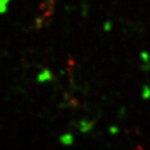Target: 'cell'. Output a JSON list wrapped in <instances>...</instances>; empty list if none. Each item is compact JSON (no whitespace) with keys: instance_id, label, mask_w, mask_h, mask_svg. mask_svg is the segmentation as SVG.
<instances>
[{"instance_id":"cell-1","label":"cell","mask_w":150,"mask_h":150,"mask_svg":"<svg viewBox=\"0 0 150 150\" xmlns=\"http://www.w3.org/2000/svg\"><path fill=\"white\" fill-rule=\"evenodd\" d=\"M9 0H0V13H4L6 10Z\"/></svg>"},{"instance_id":"cell-2","label":"cell","mask_w":150,"mask_h":150,"mask_svg":"<svg viewBox=\"0 0 150 150\" xmlns=\"http://www.w3.org/2000/svg\"><path fill=\"white\" fill-rule=\"evenodd\" d=\"M61 140L64 144H71L72 142V137L71 135H65L61 138Z\"/></svg>"},{"instance_id":"cell-3","label":"cell","mask_w":150,"mask_h":150,"mask_svg":"<svg viewBox=\"0 0 150 150\" xmlns=\"http://www.w3.org/2000/svg\"><path fill=\"white\" fill-rule=\"evenodd\" d=\"M50 78V73L49 71H44L42 74L39 75V81H45V80H47Z\"/></svg>"},{"instance_id":"cell-4","label":"cell","mask_w":150,"mask_h":150,"mask_svg":"<svg viewBox=\"0 0 150 150\" xmlns=\"http://www.w3.org/2000/svg\"><path fill=\"white\" fill-rule=\"evenodd\" d=\"M86 128H90V123L82 122V123H81V129L85 131V130H86Z\"/></svg>"}]
</instances>
